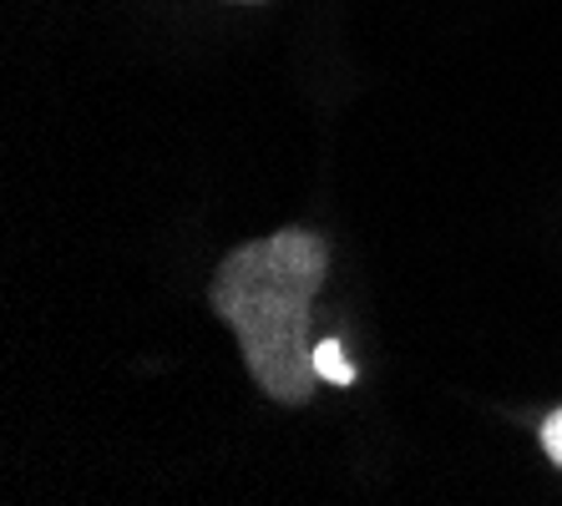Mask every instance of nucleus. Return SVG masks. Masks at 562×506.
Returning a JSON list of instances; mask_svg holds the SVG:
<instances>
[{"mask_svg":"<svg viewBox=\"0 0 562 506\" xmlns=\"http://www.w3.org/2000/svg\"><path fill=\"white\" fill-rule=\"evenodd\" d=\"M542 451H548V461L562 471V411H552V416L542 420Z\"/></svg>","mask_w":562,"mask_h":506,"instance_id":"obj_3","label":"nucleus"},{"mask_svg":"<svg viewBox=\"0 0 562 506\" xmlns=\"http://www.w3.org/2000/svg\"><path fill=\"white\" fill-rule=\"evenodd\" d=\"M314 360H319V375H325L329 385H355V364L345 360V350L335 339H325V345L314 350Z\"/></svg>","mask_w":562,"mask_h":506,"instance_id":"obj_2","label":"nucleus"},{"mask_svg":"<svg viewBox=\"0 0 562 506\" xmlns=\"http://www.w3.org/2000/svg\"><path fill=\"white\" fill-rule=\"evenodd\" d=\"M228 5H263V0H228Z\"/></svg>","mask_w":562,"mask_h":506,"instance_id":"obj_4","label":"nucleus"},{"mask_svg":"<svg viewBox=\"0 0 562 506\" xmlns=\"http://www.w3.org/2000/svg\"><path fill=\"white\" fill-rule=\"evenodd\" d=\"M329 273V244L310 228H279L269 238L238 244L218 263L209 304L234 329L254 385L274 405H310L319 385L310 310Z\"/></svg>","mask_w":562,"mask_h":506,"instance_id":"obj_1","label":"nucleus"}]
</instances>
